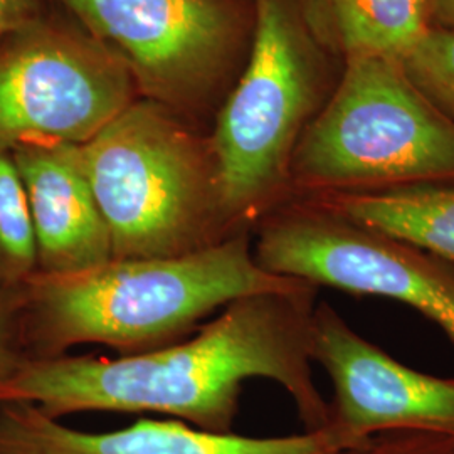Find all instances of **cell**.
I'll use <instances>...</instances> for the list:
<instances>
[{"label":"cell","mask_w":454,"mask_h":454,"mask_svg":"<svg viewBox=\"0 0 454 454\" xmlns=\"http://www.w3.org/2000/svg\"><path fill=\"white\" fill-rule=\"evenodd\" d=\"M318 288L244 296L211 322L159 348L120 356L26 358L0 379V403H27L59 419L93 411L157 412L212 433H231L244 382L268 379L290 394L305 426L328 424L315 386L309 330Z\"/></svg>","instance_id":"obj_1"},{"label":"cell","mask_w":454,"mask_h":454,"mask_svg":"<svg viewBox=\"0 0 454 454\" xmlns=\"http://www.w3.org/2000/svg\"><path fill=\"white\" fill-rule=\"evenodd\" d=\"M305 285L262 270L249 232L182 256L35 271L19 290L20 345L26 358L59 357L90 343L120 356L142 354L185 339L244 296Z\"/></svg>","instance_id":"obj_2"},{"label":"cell","mask_w":454,"mask_h":454,"mask_svg":"<svg viewBox=\"0 0 454 454\" xmlns=\"http://www.w3.org/2000/svg\"><path fill=\"white\" fill-rule=\"evenodd\" d=\"M253 48L209 135L227 232L254 227L290 200L292 162L326 98V49L300 0H254Z\"/></svg>","instance_id":"obj_3"},{"label":"cell","mask_w":454,"mask_h":454,"mask_svg":"<svg viewBox=\"0 0 454 454\" xmlns=\"http://www.w3.org/2000/svg\"><path fill=\"white\" fill-rule=\"evenodd\" d=\"M114 258H172L232 238L209 137L142 99L80 145Z\"/></svg>","instance_id":"obj_4"},{"label":"cell","mask_w":454,"mask_h":454,"mask_svg":"<svg viewBox=\"0 0 454 454\" xmlns=\"http://www.w3.org/2000/svg\"><path fill=\"white\" fill-rule=\"evenodd\" d=\"M343 63L340 82L294 150L293 197L454 182V120L426 97L401 59Z\"/></svg>","instance_id":"obj_5"},{"label":"cell","mask_w":454,"mask_h":454,"mask_svg":"<svg viewBox=\"0 0 454 454\" xmlns=\"http://www.w3.org/2000/svg\"><path fill=\"white\" fill-rule=\"evenodd\" d=\"M262 270L315 288L401 301L454 343V262L418 244L292 197L253 231Z\"/></svg>","instance_id":"obj_6"},{"label":"cell","mask_w":454,"mask_h":454,"mask_svg":"<svg viewBox=\"0 0 454 454\" xmlns=\"http://www.w3.org/2000/svg\"><path fill=\"white\" fill-rule=\"evenodd\" d=\"M130 69L88 33L39 16L0 39V152L82 145L135 101Z\"/></svg>","instance_id":"obj_7"},{"label":"cell","mask_w":454,"mask_h":454,"mask_svg":"<svg viewBox=\"0 0 454 454\" xmlns=\"http://www.w3.org/2000/svg\"><path fill=\"white\" fill-rule=\"evenodd\" d=\"M130 69L145 99L176 114L204 106L243 49L236 0H58Z\"/></svg>","instance_id":"obj_8"},{"label":"cell","mask_w":454,"mask_h":454,"mask_svg":"<svg viewBox=\"0 0 454 454\" xmlns=\"http://www.w3.org/2000/svg\"><path fill=\"white\" fill-rule=\"evenodd\" d=\"M309 356L333 386L325 427L348 450L387 431L454 436V379L397 362L325 301L313 309Z\"/></svg>","instance_id":"obj_9"},{"label":"cell","mask_w":454,"mask_h":454,"mask_svg":"<svg viewBox=\"0 0 454 454\" xmlns=\"http://www.w3.org/2000/svg\"><path fill=\"white\" fill-rule=\"evenodd\" d=\"M328 427L283 438L212 433L177 419H140L90 433L27 403H0V454H347Z\"/></svg>","instance_id":"obj_10"},{"label":"cell","mask_w":454,"mask_h":454,"mask_svg":"<svg viewBox=\"0 0 454 454\" xmlns=\"http://www.w3.org/2000/svg\"><path fill=\"white\" fill-rule=\"evenodd\" d=\"M33 223L37 271L69 273L112 260V238L88 179L82 148L59 140L11 150Z\"/></svg>","instance_id":"obj_11"},{"label":"cell","mask_w":454,"mask_h":454,"mask_svg":"<svg viewBox=\"0 0 454 454\" xmlns=\"http://www.w3.org/2000/svg\"><path fill=\"white\" fill-rule=\"evenodd\" d=\"M309 27L341 59H401L433 27L429 0H300Z\"/></svg>","instance_id":"obj_12"},{"label":"cell","mask_w":454,"mask_h":454,"mask_svg":"<svg viewBox=\"0 0 454 454\" xmlns=\"http://www.w3.org/2000/svg\"><path fill=\"white\" fill-rule=\"evenodd\" d=\"M305 199L454 262V182Z\"/></svg>","instance_id":"obj_13"},{"label":"cell","mask_w":454,"mask_h":454,"mask_svg":"<svg viewBox=\"0 0 454 454\" xmlns=\"http://www.w3.org/2000/svg\"><path fill=\"white\" fill-rule=\"evenodd\" d=\"M37 271L33 223L11 152H0V293L19 292Z\"/></svg>","instance_id":"obj_14"},{"label":"cell","mask_w":454,"mask_h":454,"mask_svg":"<svg viewBox=\"0 0 454 454\" xmlns=\"http://www.w3.org/2000/svg\"><path fill=\"white\" fill-rule=\"evenodd\" d=\"M401 63L426 97L454 120L453 27L433 26Z\"/></svg>","instance_id":"obj_15"},{"label":"cell","mask_w":454,"mask_h":454,"mask_svg":"<svg viewBox=\"0 0 454 454\" xmlns=\"http://www.w3.org/2000/svg\"><path fill=\"white\" fill-rule=\"evenodd\" d=\"M347 454H454V436L426 431H387Z\"/></svg>","instance_id":"obj_16"},{"label":"cell","mask_w":454,"mask_h":454,"mask_svg":"<svg viewBox=\"0 0 454 454\" xmlns=\"http://www.w3.org/2000/svg\"><path fill=\"white\" fill-rule=\"evenodd\" d=\"M26 360L19 335V292L0 293V379Z\"/></svg>","instance_id":"obj_17"},{"label":"cell","mask_w":454,"mask_h":454,"mask_svg":"<svg viewBox=\"0 0 454 454\" xmlns=\"http://www.w3.org/2000/svg\"><path fill=\"white\" fill-rule=\"evenodd\" d=\"M39 16L41 0H0V39Z\"/></svg>","instance_id":"obj_18"},{"label":"cell","mask_w":454,"mask_h":454,"mask_svg":"<svg viewBox=\"0 0 454 454\" xmlns=\"http://www.w3.org/2000/svg\"><path fill=\"white\" fill-rule=\"evenodd\" d=\"M429 14L433 26L454 29V0H429Z\"/></svg>","instance_id":"obj_19"}]
</instances>
